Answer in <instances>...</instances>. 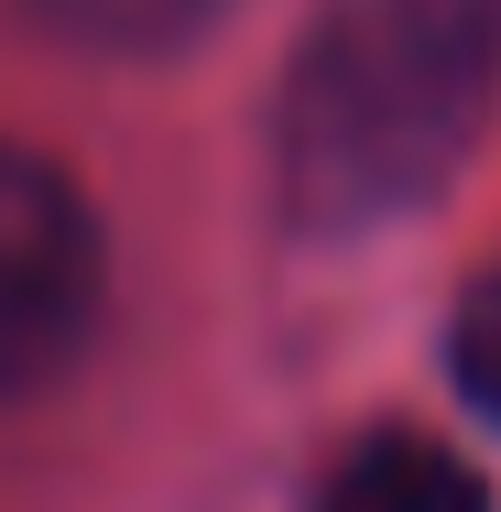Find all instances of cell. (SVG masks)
<instances>
[{"mask_svg": "<svg viewBox=\"0 0 501 512\" xmlns=\"http://www.w3.org/2000/svg\"><path fill=\"white\" fill-rule=\"evenodd\" d=\"M99 295H109V240L88 197L44 153L0 142V404H33L44 382L77 371Z\"/></svg>", "mask_w": 501, "mask_h": 512, "instance_id": "7a4b0ae2", "label": "cell"}, {"mask_svg": "<svg viewBox=\"0 0 501 512\" xmlns=\"http://www.w3.org/2000/svg\"><path fill=\"white\" fill-rule=\"evenodd\" d=\"M77 44H109V55H164V44H197L229 0H44Z\"/></svg>", "mask_w": 501, "mask_h": 512, "instance_id": "277c9868", "label": "cell"}, {"mask_svg": "<svg viewBox=\"0 0 501 512\" xmlns=\"http://www.w3.org/2000/svg\"><path fill=\"white\" fill-rule=\"evenodd\" d=\"M305 512H491L480 458H458L447 436H414V425H371Z\"/></svg>", "mask_w": 501, "mask_h": 512, "instance_id": "3957f363", "label": "cell"}, {"mask_svg": "<svg viewBox=\"0 0 501 512\" xmlns=\"http://www.w3.org/2000/svg\"><path fill=\"white\" fill-rule=\"evenodd\" d=\"M447 371H458V393L480 425H501V273L491 284H469V306L447 327Z\"/></svg>", "mask_w": 501, "mask_h": 512, "instance_id": "5b68a950", "label": "cell"}, {"mask_svg": "<svg viewBox=\"0 0 501 512\" xmlns=\"http://www.w3.org/2000/svg\"><path fill=\"white\" fill-rule=\"evenodd\" d=\"M501 120V0H338L305 33L273 186L305 240H371L447 197Z\"/></svg>", "mask_w": 501, "mask_h": 512, "instance_id": "6da1fadb", "label": "cell"}]
</instances>
